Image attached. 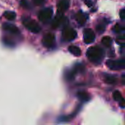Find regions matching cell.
I'll use <instances>...</instances> for the list:
<instances>
[{"label":"cell","mask_w":125,"mask_h":125,"mask_svg":"<svg viewBox=\"0 0 125 125\" xmlns=\"http://www.w3.org/2000/svg\"><path fill=\"white\" fill-rule=\"evenodd\" d=\"M86 56L91 62L97 64H100L103 59L105 52L99 46H92L87 50Z\"/></svg>","instance_id":"1"},{"label":"cell","mask_w":125,"mask_h":125,"mask_svg":"<svg viewBox=\"0 0 125 125\" xmlns=\"http://www.w3.org/2000/svg\"><path fill=\"white\" fill-rule=\"evenodd\" d=\"M22 23L28 30L31 31L33 33H38L41 30V28L39 24L30 18L23 17L22 18Z\"/></svg>","instance_id":"2"},{"label":"cell","mask_w":125,"mask_h":125,"mask_svg":"<svg viewBox=\"0 0 125 125\" xmlns=\"http://www.w3.org/2000/svg\"><path fill=\"white\" fill-rule=\"evenodd\" d=\"M53 13V11L52 8L51 7L45 8L39 12V15H38L39 20L42 21V23H47L51 19Z\"/></svg>","instance_id":"3"},{"label":"cell","mask_w":125,"mask_h":125,"mask_svg":"<svg viewBox=\"0 0 125 125\" xmlns=\"http://www.w3.org/2000/svg\"><path fill=\"white\" fill-rule=\"evenodd\" d=\"M107 65L108 67L114 70H119L122 69H125V59L119 60H109L107 62Z\"/></svg>","instance_id":"4"},{"label":"cell","mask_w":125,"mask_h":125,"mask_svg":"<svg viewBox=\"0 0 125 125\" xmlns=\"http://www.w3.org/2000/svg\"><path fill=\"white\" fill-rule=\"evenodd\" d=\"M77 32L75 29L70 27H65L62 31V37L66 41H71L75 39Z\"/></svg>","instance_id":"5"},{"label":"cell","mask_w":125,"mask_h":125,"mask_svg":"<svg viewBox=\"0 0 125 125\" xmlns=\"http://www.w3.org/2000/svg\"><path fill=\"white\" fill-rule=\"evenodd\" d=\"M42 42V45L45 48H52L55 43V35L52 33L46 34L45 35H44Z\"/></svg>","instance_id":"6"},{"label":"cell","mask_w":125,"mask_h":125,"mask_svg":"<svg viewBox=\"0 0 125 125\" xmlns=\"http://www.w3.org/2000/svg\"><path fill=\"white\" fill-rule=\"evenodd\" d=\"M66 22H67V18L64 17L63 13L57 12L56 16L52 21V27L55 29L58 28L62 25H64Z\"/></svg>","instance_id":"7"},{"label":"cell","mask_w":125,"mask_h":125,"mask_svg":"<svg viewBox=\"0 0 125 125\" xmlns=\"http://www.w3.org/2000/svg\"><path fill=\"white\" fill-rule=\"evenodd\" d=\"M95 40V34L91 29H85L83 30V40L85 43L90 44Z\"/></svg>","instance_id":"8"},{"label":"cell","mask_w":125,"mask_h":125,"mask_svg":"<svg viewBox=\"0 0 125 125\" xmlns=\"http://www.w3.org/2000/svg\"><path fill=\"white\" fill-rule=\"evenodd\" d=\"M2 28L4 30L7 31L13 34H17L20 33V30L18 27H16L14 24L10 23H4L2 25Z\"/></svg>","instance_id":"9"},{"label":"cell","mask_w":125,"mask_h":125,"mask_svg":"<svg viewBox=\"0 0 125 125\" xmlns=\"http://www.w3.org/2000/svg\"><path fill=\"white\" fill-rule=\"evenodd\" d=\"M70 6V2L68 0H59L57 4V12L64 13Z\"/></svg>","instance_id":"10"},{"label":"cell","mask_w":125,"mask_h":125,"mask_svg":"<svg viewBox=\"0 0 125 125\" xmlns=\"http://www.w3.org/2000/svg\"><path fill=\"white\" fill-rule=\"evenodd\" d=\"M75 18L78 23H79L80 25H83L86 23V22L88 19V16L86 13L83 12L82 11H79L75 15Z\"/></svg>","instance_id":"11"},{"label":"cell","mask_w":125,"mask_h":125,"mask_svg":"<svg viewBox=\"0 0 125 125\" xmlns=\"http://www.w3.org/2000/svg\"><path fill=\"white\" fill-rule=\"evenodd\" d=\"M68 50H69V51H70L72 54H73V55L75 56H81V49H80L78 47L75 46V45H70V46L68 48Z\"/></svg>","instance_id":"12"},{"label":"cell","mask_w":125,"mask_h":125,"mask_svg":"<svg viewBox=\"0 0 125 125\" xmlns=\"http://www.w3.org/2000/svg\"><path fill=\"white\" fill-rule=\"evenodd\" d=\"M78 97L83 102H87L90 100V95L86 92H79L78 94Z\"/></svg>","instance_id":"13"},{"label":"cell","mask_w":125,"mask_h":125,"mask_svg":"<svg viewBox=\"0 0 125 125\" xmlns=\"http://www.w3.org/2000/svg\"><path fill=\"white\" fill-rule=\"evenodd\" d=\"M105 82L108 84H114L116 83V78L111 75H105L104 77Z\"/></svg>","instance_id":"14"},{"label":"cell","mask_w":125,"mask_h":125,"mask_svg":"<svg viewBox=\"0 0 125 125\" xmlns=\"http://www.w3.org/2000/svg\"><path fill=\"white\" fill-rule=\"evenodd\" d=\"M4 16L9 21H12L16 18V14L13 11H6L4 12Z\"/></svg>","instance_id":"15"},{"label":"cell","mask_w":125,"mask_h":125,"mask_svg":"<svg viewBox=\"0 0 125 125\" xmlns=\"http://www.w3.org/2000/svg\"><path fill=\"white\" fill-rule=\"evenodd\" d=\"M105 25H106V23H104V21H103L102 22H100V23L97 24V26H96V30L98 31V33L101 34V33L104 32V31L105 29Z\"/></svg>","instance_id":"16"},{"label":"cell","mask_w":125,"mask_h":125,"mask_svg":"<svg viewBox=\"0 0 125 125\" xmlns=\"http://www.w3.org/2000/svg\"><path fill=\"white\" fill-rule=\"evenodd\" d=\"M102 43L106 47H110L112 44V39L108 36H105L102 39Z\"/></svg>","instance_id":"17"},{"label":"cell","mask_w":125,"mask_h":125,"mask_svg":"<svg viewBox=\"0 0 125 125\" xmlns=\"http://www.w3.org/2000/svg\"><path fill=\"white\" fill-rule=\"evenodd\" d=\"M113 97H114V99L116 101H117V102H119V103H120L122 100H124V98H123V97H122L121 92H119V91H115V92H114V94H113Z\"/></svg>","instance_id":"18"},{"label":"cell","mask_w":125,"mask_h":125,"mask_svg":"<svg viewBox=\"0 0 125 125\" xmlns=\"http://www.w3.org/2000/svg\"><path fill=\"white\" fill-rule=\"evenodd\" d=\"M114 30L116 33H120L125 30V25L122 23H116L114 28Z\"/></svg>","instance_id":"19"},{"label":"cell","mask_w":125,"mask_h":125,"mask_svg":"<svg viewBox=\"0 0 125 125\" xmlns=\"http://www.w3.org/2000/svg\"><path fill=\"white\" fill-rule=\"evenodd\" d=\"M3 42H4V43L6 45H8V46H13V45H15L14 42H13L12 40H11L10 39L7 38V37H4Z\"/></svg>","instance_id":"20"},{"label":"cell","mask_w":125,"mask_h":125,"mask_svg":"<svg viewBox=\"0 0 125 125\" xmlns=\"http://www.w3.org/2000/svg\"><path fill=\"white\" fill-rule=\"evenodd\" d=\"M83 1L89 7H92L94 4V3L96 2V0H83Z\"/></svg>","instance_id":"21"},{"label":"cell","mask_w":125,"mask_h":125,"mask_svg":"<svg viewBox=\"0 0 125 125\" xmlns=\"http://www.w3.org/2000/svg\"><path fill=\"white\" fill-rule=\"evenodd\" d=\"M119 15H120V18L122 20L125 21V8L124 9H122L120 10V12H119Z\"/></svg>","instance_id":"22"},{"label":"cell","mask_w":125,"mask_h":125,"mask_svg":"<svg viewBox=\"0 0 125 125\" xmlns=\"http://www.w3.org/2000/svg\"><path fill=\"white\" fill-rule=\"evenodd\" d=\"M21 5L24 7H29V6L27 0H21Z\"/></svg>","instance_id":"23"},{"label":"cell","mask_w":125,"mask_h":125,"mask_svg":"<svg viewBox=\"0 0 125 125\" xmlns=\"http://www.w3.org/2000/svg\"><path fill=\"white\" fill-rule=\"evenodd\" d=\"M32 1L36 5H40V4H42L45 1V0H32Z\"/></svg>","instance_id":"24"},{"label":"cell","mask_w":125,"mask_h":125,"mask_svg":"<svg viewBox=\"0 0 125 125\" xmlns=\"http://www.w3.org/2000/svg\"><path fill=\"white\" fill-rule=\"evenodd\" d=\"M121 53L123 54H125V42L122 43V45L121 47Z\"/></svg>","instance_id":"25"},{"label":"cell","mask_w":125,"mask_h":125,"mask_svg":"<svg viewBox=\"0 0 125 125\" xmlns=\"http://www.w3.org/2000/svg\"><path fill=\"white\" fill-rule=\"evenodd\" d=\"M122 83L123 84H125V75H123L122 76Z\"/></svg>","instance_id":"26"}]
</instances>
